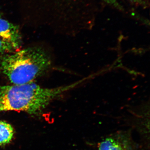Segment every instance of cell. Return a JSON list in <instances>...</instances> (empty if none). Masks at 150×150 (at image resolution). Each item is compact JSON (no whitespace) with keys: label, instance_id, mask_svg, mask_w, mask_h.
Wrapping results in <instances>:
<instances>
[{"label":"cell","instance_id":"277c9868","mask_svg":"<svg viewBox=\"0 0 150 150\" xmlns=\"http://www.w3.org/2000/svg\"><path fill=\"white\" fill-rule=\"evenodd\" d=\"M0 37L10 42L17 51L22 44L18 28L0 16Z\"/></svg>","mask_w":150,"mask_h":150},{"label":"cell","instance_id":"8992f818","mask_svg":"<svg viewBox=\"0 0 150 150\" xmlns=\"http://www.w3.org/2000/svg\"><path fill=\"white\" fill-rule=\"evenodd\" d=\"M10 42L0 37V56H3L16 51Z\"/></svg>","mask_w":150,"mask_h":150},{"label":"cell","instance_id":"6da1fadb","mask_svg":"<svg viewBox=\"0 0 150 150\" xmlns=\"http://www.w3.org/2000/svg\"><path fill=\"white\" fill-rule=\"evenodd\" d=\"M66 90L64 87H43L33 82L0 86V112L23 111L37 114Z\"/></svg>","mask_w":150,"mask_h":150},{"label":"cell","instance_id":"5b68a950","mask_svg":"<svg viewBox=\"0 0 150 150\" xmlns=\"http://www.w3.org/2000/svg\"><path fill=\"white\" fill-rule=\"evenodd\" d=\"M14 130L11 124L0 121V146L8 144L13 138Z\"/></svg>","mask_w":150,"mask_h":150},{"label":"cell","instance_id":"3957f363","mask_svg":"<svg viewBox=\"0 0 150 150\" xmlns=\"http://www.w3.org/2000/svg\"><path fill=\"white\" fill-rule=\"evenodd\" d=\"M98 150H136L131 137L119 132L105 139L100 143Z\"/></svg>","mask_w":150,"mask_h":150},{"label":"cell","instance_id":"7a4b0ae2","mask_svg":"<svg viewBox=\"0 0 150 150\" xmlns=\"http://www.w3.org/2000/svg\"><path fill=\"white\" fill-rule=\"evenodd\" d=\"M2 57L1 70L14 85L33 82L51 64L46 51L38 47L19 50Z\"/></svg>","mask_w":150,"mask_h":150}]
</instances>
